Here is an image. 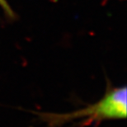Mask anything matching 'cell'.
I'll list each match as a JSON object with an SVG mask.
<instances>
[{
  "label": "cell",
  "instance_id": "obj_1",
  "mask_svg": "<svg viewBox=\"0 0 127 127\" xmlns=\"http://www.w3.org/2000/svg\"><path fill=\"white\" fill-rule=\"evenodd\" d=\"M126 87L108 86L105 94L96 102L68 113H39L48 127H60L76 121L81 127H88L106 121L126 118Z\"/></svg>",
  "mask_w": 127,
  "mask_h": 127
},
{
  "label": "cell",
  "instance_id": "obj_2",
  "mask_svg": "<svg viewBox=\"0 0 127 127\" xmlns=\"http://www.w3.org/2000/svg\"><path fill=\"white\" fill-rule=\"evenodd\" d=\"M0 6H2V7H3L6 12H8V13H10V14L12 13L11 10H10L8 5H7V3L6 2L5 0H0Z\"/></svg>",
  "mask_w": 127,
  "mask_h": 127
}]
</instances>
